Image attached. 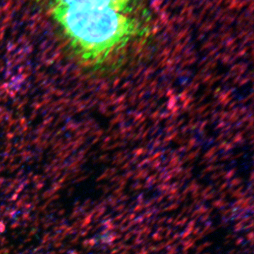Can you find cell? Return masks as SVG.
<instances>
[{
	"label": "cell",
	"mask_w": 254,
	"mask_h": 254,
	"mask_svg": "<svg viewBox=\"0 0 254 254\" xmlns=\"http://www.w3.org/2000/svg\"><path fill=\"white\" fill-rule=\"evenodd\" d=\"M50 12L81 58L126 66L137 28L128 0H50Z\"/></svg>",
	"instance_id": "obj_1"
}]
</instances>
